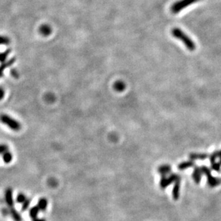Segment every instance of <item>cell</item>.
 <instances>
[{"instance_id":"cell-10","label":"cell","mask_w":221,"mask_h":221,"mask_svg":"<svg viewBox=\"0 0 221 221\" xmlns=\"http://www.w3.org/2000/svg\"><path fill=\"white\" fill-rule=\"evenodd\" d=\"M171 167L167 164H164V165L160 166L158 169V172L162 176H166L171 172Z\"/></svg>"},{"instance_id":"cell-21","label":"cell","mask_w":221,"mask_h":221,"mask_svg":"<svg viewBox=\"0 0 221 221\" xmlns=\"http://www.w3.org/2000/svg\"><path fill=\"white\" fill-rule=\"evenodd\" d=\"M5 90H4L2 88L0 87V101H1V100L4 98V96H5Z\"/></svg>"},{"instance_id":"cell-2","label":"cell","mask_w":221,"mask_h":221,"mask_svg":"<svg viewBox=\"0 0 221 221\" xmlns=\"http://www.w3.org/2000/svg\"><path fill=\"white\" fill-rule=\"evenodd\" d=\"M0 122L2 124H5L7 126L13 130L14 131H18L21 129V124L20 123L15 120L14 118L9 116L7 114H1L0 115Z\"/></svg>"},{"instance_id":"cell-7","label":"cell","mask_w":221,"mask_h":221,"mask_svg":"<svg viewBox=\"0 0 221 221\" xmlns=\"http://www.w3.org/2000/svg\"><path fill=\"white\" fill-rule=\"evenodd\" d=\"M15 60H16L15 58H11V59H9L8 61L5 62V63H2L1 65H0V78H2V77L3 76L5 70L7 68L10 67L12 65H13V64L14 63Z\"/></svg>"},{"instance_id":"cell-3","label":"cell","mask_w":221,"mask_h":221,"mask_svg":"<svg viewBox=\"0 0 221 221\" xmlns=\"http://www.w3.org/2000/svg\"><path fill=\"white\" fill-rule=\"evenodd\" d=\"M203 175H205L207 177V182L208 186L210 188H215L221 184V178L213 177L211 174V170L206 166H202L201 167Z\"/></svg>"},{"instance_id":"cell-14","label":"cell","mask_w":221,"mask_h":221,"mask_svg":"<svg viewBox=\"0 0 221 221\" xmlns=\"http://www.w3.org/2000/svg\"><path fill=\"white\" fill-rule=\"evenodd\" d=\"M11 52V49H8V50H5V52H0V63H3L6 62V60L9 53Z\"/></svg>"},{"instance_id":"cell-22","label":"cell","mask_w":221,"mask_h":221,"mask_svg":"<svg viewBox=\"0 0 221 221\" xmlns=\"http://www.w3.org/2000/svg\"><path fill=\"white\" fill-rule=\"evenodd\" d=\"M218 158L219 159H220V163L221 164V150L218 152Z\"/></svg>"},{"instance_id":"cell-8","label":"cell","mask_w":221,"mask_h":221,"mask_svg":"<svg viewBox=\"0 0 221 221\" xmlns=\"http://www.w3.org/2000/svg\"><path fill=\"white\" fill-rule=\"evenodd\" d=\"M208 154L206 153H192L190 154V159L191 160H196V159H201L204 160L206 159L209 157Z\"/></svg>"},{"instance_id":"cell-18","label":"cell","mask_w":221,"mask_h":221,"mask_svg":"<svg viewBox=\"0 0 221 221\" xmlns=\"http://www.w3.org/2000/svg\"><path fill=\"white\" fill-rule=\"evenodd\" d=\"M211 168H212V169H213V170L216 172H220L221 169V164L220 162H215V163L211 164Z\"/></svg>"},{"instance_id":"cell-17","label":"cell","mask_w":221,"mask_h":221,"mask_svg":"<svg viewBox=\"0 0 221 221\" xmlns=\"http://www.w3.org/2000/svg\"><path fill=\"white\" fill-rule=\"evenodd\" d=\"M10 43V39L7 37L0 35V45H9Z\"/></svg>"},{"instance_id":"cell-4","label":"cell","mask_w":221,"mask_h":221,"mask_svg":"<svg viewBox=\"0 0 221 221\" xmlns=\"http://www.w3.org/2000/svg\"><path fill=\"white\" fill-rule=\"evenodd\" d=\"M198 1H200V0H179V1L173 4L171 7V11L175 14H177V13L182 11V9L192 5V4L196 3Z\"/></svg>"},{"instance_id":"cell-16","label":"cell","mask_w":221,"mask_h":221,"mask_svg":"<svg viewBox=\"0 0 221 221\" xmlns=\"http://www.w3.org/2000/svg\"><path fill=\"white\" fill-rule=\"evenodd\" d=\"M218 157V151H215V152H213L212 154L209 156L210 164L215 163V161H216V159Z\"/></svg>"},{"instance_id":"cell-6","label":"cell","mask_w":221,"mask_h":221,"mask_svg":"<svg viewBox=\"0 0 221 221\" xmlns=\"http://www.w3.org/2000/svg\"><path fill=\"white\" fill-rule=\"evenodd\" d=\"M202 175H203V172H202L201 167H194L193 173H192V178H193L194 182L197 183V184H199L200 181H201Z\"/></svg>"},{"instance_id":"cell-5","label":"cell","mask_w":221,"mask_h":221,"mask_svg":"<svg viewBox=\"0 0 221 221\" xmlns=\"http://www.w3.org/2000/svg\"><path fill=\"white\" fill-rule=\"evenodd\" d=\"M178 179H180V177L177 174H172L168 177L166 176H162L161 180H160V187H161V188L164 189L168 185H169L171 183L175 182Z\"/></svg>"},{"instance_id":"cell-19","label":"cell","mask_w":221,"mask_h":221,"mask_svg":"<svg viewBox=\"0 0 221 221\" xmlns=\"http://www.w3.org/2000/svg\"><path fill=\"white\" fill-rule=\"evenodd\" d=\"M7 152H9V147L7 144H0V154L3 155Z\"/></svg>"},{"instance_id":"cell-13","label":"cell","mask_w":221,"mask_h":221,"mask_svg":"<svg viewBox=\"0 0 221 221\" xmlns=\"http://www.w3.org/2000/svg\"><path fill=\"white\" fill-rule=\"evenodd\" d=\"M126 85L122 81H116L114 84V88L115 90L118 92H122L123 90H125Z\"/></svg>"},{"instance_id":"cell-12","label":"cell","mask_w":221,"mask_h":221,"mask_svg":"<svg viewBox=\"0 0 221 221\" xmlns=\"http://www.w3.org/2000/svg\"><path fill=\"white\" fill-rule=\"evenodd\" d=\"M194 165V162L193 160H190V161L188 162H183L182 163H180L178 165V169L179 170H184V169H188V168L193 167Z\"/></svg>"},{"instance_id":"cell-1","label":"cell","mask_w":221,"mask_h":221,"mask_svg":"<svg viewBox=\"0 0 221 221\" xmlns=\"http://www.w3.org/2000/svg\"><path fill=\"white\" fill-rule=\"evenodd\" d=\"M172 34L173 37H175V38L182 41L183 44L185 45L186 48H188L189 50L193 51L195 50L196 45L194 44V43L192 41V39H191L188 37V35H186V34L182 31V30L177 27L173 28L172 30Z\"/></svg>"},{"instance_id":"cell-9","label":"cell","mask_w":221,"mask_h":221,"mask_svg":"<svg viewBox=\"0 0 221 221\" xmlns=\"http://www.w3.org/2000/svg\"><path fill=\"white\" fill-rule=\"evenodd\" d=\"M39 31L41 35L47 37V36L50 35L51 33H52V29H51V27L49 25H48V24H43V25L39 27Z\"/></svg>"},{"instance_id":"cell-15","label":"cell","mask_w":221,"mask_h":221,"mask_svg":"<svg viewBox=\"0 0 221 221\" xmlns=\"http://www.w3.org/2000/svg\"><path fill=\"white\" fill-rule=\"evenodd\" d=\"M2 158H3L4 162H5V163H9V162H10L12 160V153L9 152H7L6 153H5V154H4L2 155Z\"/></svg>"},{"instance_id":"cell-20","label":"cell","mask_w":221,"mask_h":221,"mask_svg":"<svg viewBox=\"0 0 221 221\" xmlns=\"http://www.w3.org/2000/svg\"><path fill=\"white\" fill-rule=\"evenodd\" d=\"M10 73H11V74H12V76L14 77V78H19V73H18V72L16 69H12V70H11Z\"/></svg>"},{"instance_id":"cell-11","label":"cell","mask_w":221,"mask_h":221,"mask_svg":"<svg viewBox=\"0 0 221 221\" xmlns=\"http://www.w3.org/2000/svg\"><path fill=\"white\" fill-rule=\"evenodd\" d=\"M175 183V185H174L173 188V198L175 200H177L179 197V188H180V179H178L176 182H174Z\"/></svg>"}]
</instances>
